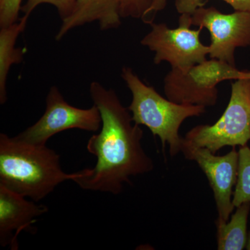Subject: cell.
I'll return each instance as SVG.
<instances>
[{
    "label": "cell",
    "instance_id": "cell-1",
    "mask_svg": "<svg viewBox=\"0 0 250 250\" xmlns=\"http://www.w3.org/2000/svg\"><path fill=\"white\" fill-rule=\"evenodd\" d=\"M89 90L102 118L101 130L87 144L97 162L93 168L77 172L72 181L84 190L118 195L131 177L152 172L154 162L143 147V129L116 91L98 82L90 83Z\"/></svg>",
    "mask_w": 250,
    "mask_h": 250
},
{
    "label": "cell",
    "instance_id": "cell-2",
    "mask_svg": "<svg viewBox=\"0 0 250 250\" xmlns=\"http://www.w3.org/2000/svg\"><path fill=\"white\" fill-rule=\"evenodd\" d=\"M76 175L62 170L60 156L47 146L0 134V185L11 191L38 202Z\"/></svg>",
    "mask_w": 250,
    "mask_h": 250
},
{
    "label": "cell",
    "instance_id": "cell-3",
    "mask_svg": "<svg viewBox=\"0 0 250 250\" xmlns=\"http://www.w3.org/2000/svg\"><path fill=\"white\" fill-rule=\"evenodd\" d=\"M121 77L132 95L128 109L133 122L144 125L153 136H158L163 149L168 145L171 156L177 155L183 139L179 134L181 126L188 118L203 115L206 107L175 103L164 98L154 87L145 83L131 67H123Z\"/></svg>",
    "mask_w": 250,
    "mask_h": 250
},
{
    "label": "cell",
    "instance_id": "cell-4",
    "mask_svg": "<svg viewBox=\"0 0 250 250\" xmlns=\"http://www.w3.org/2000/svg\"><path fill=\"white\" fill-rule=\"evenodd\" d=\"M249 73L223 61L207 59L185 68L171 69L164 78V93L175 103L213 106L218 101L219 83L250 77Z\"/></svg>",
    "mask_w": 250,
    "mask_h": 250
},
{
    "label": "cell",
    "instance_id": "cell-5",
    "mask_svg": "<svg viewBox=\"0 0 250 250\" xmlns=\"http://www.w3.org/2000/svg\"><path fill=\"white\" fill-rule=\"evenodd\" d=\"M184 138L214 154L226 146H248L250 141V77L239 79L231 83L228 106L216 123L197 125Z\"/></svg>",
    "mask_w": 250,
    "mask_h": 250
},
{
    "label": "cell",
    "instance_id": "cell-6",
    "mask_svg": "<svg viewBox=\"0 0 250 250\" xmlns=\"http://www.w3.org/2000/svg\"><path fill=\"white\" fill-rule=\"evenodd\" d=\"M151 30L141 45L155 53L154 64L168 62L171 69L185 68L207 60L209 47L202 43V29H192L190 15L181 14L179 27L170 29L165 23H149Z\"/></svg>",
    "mask_w": 250,
    "mask_h": 250
},
{
    "label": "cell",
    "instance_id": "cell-7",
    "mask_svg": "<svg viewBox=\"0 0 250 250\" xmlns=\"http://www.w3.org/2000/svg\"><path fill=\"white\" fill-rule=\"evenodd\" d=\"M102 126L100 111L95 105L80 108L69 104L55 85L51 87L47 98L45 113L35 124L14 136L19 141L46 146L52 136L69 129H78L97 132Z\"/></svg>",
    "mask_w": 250,
    "mask_h": 250
},
{
    "label": "cell",
    "instance_id": "cell-8",
    "mask_svg": "<svg viewBox=\"0 0 250 250\" xmlns=\"http://www.w3.org/2000/svg\"><path fill=\"white\" fill-rule=\"evenodd\" d=\"M192 26L207 29L210 36L208 56L235 65L238 47L250 45V11L225 14L213 6L197 8L191 15Z\"/></svg>",
    "mask_w": 250,
    "mask_h": 250
},
{
    "label": "cell",
    "instance_id": "cell-9",
    "mask_svg": "<svg viewBox=\"0 0 250 250\" xmlns=\"http://www.w3.org/2000/svg\"><path fill=\"white\" fill-rule=\"evenodd\" d=\"M181 152L188 160L196 162L205 174L212 190L218 218L228 222L232 215L233 188L238 177L239 154L236 147L224 156H216L206 147H198L183 138Z\"/></svg>",
    "mask_w": 250,
    "mask_h": 250
},
{
    "label": "cell",
    "instance_id": "cell-10",
    "mask_svg": "<svg viewBox=\"0 0 250 250\" xmlns=\"http://www.w3.org/2000/svg\"><path fill=\"white\" fill-rule=\"evenodd\" d=\"M28 201L26 197L0 185V244L18 250V236L22 231L36 232L33 225L48 208Z\"/></svg>",
    "mask_w": 250,
    "mask_h": 250
},
{
    "label": "cell",
    "instance_id": "cell-11",
    "mask_svg": "<svg viewBox=\"0 0 250 250\" xmlns=\"http://www.w3.org/2000/svg\"><path fill=\"white\" fill-rule=\"evenodd\" d=\"M121 6L122 0H76L71 14L62 20L56 40H62L75 28L95 21L101 30L117 29L122 24Z\"/></svg>",
    "mask_w": 250,
    "mask_h": 250
},
{
    "label": "cell",
    "instance_id": "cell-12",
    "mask_svg": "<svg viewBox=\"0 0 250 250\" xmlns=\"http://www.w3.org/2000/svg\"><path fill=\"white\" fill-rule=\"evenodd\" d=\"M29 16L23 15L18 22L0 29V103L7 100L6 82L13 65L21 63L24 49L16 47L18 36L25 30Z\"/></svg>",
    "mask_w": 250,
    "mask_h": 250
},
{
    "label": "cell",
    "instance_id": "cell-13",
    "mask_svg": "<svg viewBox=\"0 0 250 250\" xmlns=\"http://www.w3.org/2000/svg\"><path fill=\"white\" fill-rule=\"evenodd\" d=\"M236 211L228 222L217 218V249L242 250L248 243V222L250 213V202L236 207Z\"/></svg>",
    "mask_w": 250,
    "mask_h": 250
},
{
    "label": "cell",
    "instance_id": "cell-14",
    "mask_svg": "<svg viewBox=\"0 0 250 250\" xmlns=\"http://www.w3.org/2000/svg\"><path fill=\"white\" fill-rule=\"evenodd\" d=\"M238 177L233 194L235 208L242 204L250 202V147H240L238 150Z\"/></svg>",
    "mask_w": 250,
    "mask_h": 250
},
{
    "label": "cell",
    "instance_id": "cell-15",
    "mask_svg": "<svg viewBox=\"0 0 250 250\" xmlns=\"http://www.w3.org/2000/svg\"><path fill=\"white\" fill-rule=\"evenodd\" d=\"M207 0H175V8L180 14L191 15L197 8L205 6ZM235 11H250V0H223Z\"/></svg>",
    "mask_w": 250,
    "mask_h": 250
},
{
    "label": "cell",
    "instance_id": "cell-16",
    "mask_svg": "<svg viewBox=\"0 0 250 250\" xmlns=\"http://www.w3.org/2000/svg\"><path fill=\"white\" fill-rule=\"evenodd\" d=\"M76 0H27V2L22 6L21 11L29 16L39 5L49 4L53 5L57 9L62 20L65 19L71 14Z\"/></svg>",
    "mask_w": 250,
    "mask_h": 250
},
{
    "label": "cell",
    "instance_id": "cell-17",
    "mask_svg": "<svg viewBox=\"0 0 250 250\" xmlns=\"http://www.w3.org/2000/svg\"><path fill=\"white\" fill-rule=\"evenodd\" d=\"M22 0H0V27L18 22Z\"/></svg>",
    "mask_w": 250,
    "mask_h": 250
},
{
    "label": "cell",
    "instance_id": "cell-18",
    "mask_svg": "<svg viewBox=\"0 0 250 250\" xmlns=\"http://www.w3.org/2000/svg\"><path fill=\"white\" fill-rule=\"evenodd\" d=\"M121 14L123 18H131L143 21L146 9L142 0H122Z\"/></svg>",
    "mask_w": 250,
    "mask_h": 250
},
{
    "label": "cell",
    "instance_id": "cell-19",
    "mask_svg": "<svg viewBox=\"0 0 250 250\" xmlns=\"http://www.w3.org/2000/svg\"><path fill=\"white\" fill-rule=\"evenodd\" d=\"M167 3V0H152V4L147 11V15L143 22L146 24L154 22V16L159 11L165 9Z\"/></svg>",
    "mask_w": 250,
    "mask_h": 250
},
{
    "label": "cell",
    "instance_id": "cell-20",
    "mask_svg": "<svg viewBox=\"0 0 250 250\" xmlns=\"http://www.w3.org/2000/svg\"><path fill=\"white\" fill-rule=\"evenodd\" d=\"M142 1L143 5H144V6L145 7H146V16H145V18H146V15H147V11L148 10H149V7H150L151 4H152V0H142ZM144 20H143V21H144Z\"/></svg>",
    "mask_w": 250,
    "mask_h": 250
},
{
    "label": "cell",
    "instance_id": "cell-21",
    "mask_svg": "<svg viewBox=\"0 0 250 250\" xmlns=\"http://www.w3.org/2000/svg\"><path fill=\"white\" fill-rule=\"evenodd\" d=\"M246 250H250V231L248 235V243H247Z\"/></svg>",
    "mask_w": 250,
    "mask_h": 250
}]
</instances>
